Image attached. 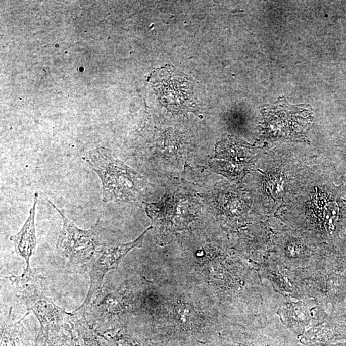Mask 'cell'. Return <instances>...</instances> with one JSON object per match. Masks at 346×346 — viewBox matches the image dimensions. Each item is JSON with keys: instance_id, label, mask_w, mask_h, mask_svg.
I'll return each mask as SVG.
<instances>
[{"instance_id": "8", "label": "cell", "mask_w": 346, "mask_h": 346, "mask_svg": "<svg viewBox=\"0 0 346 346\" xmlns=\"http://www.w3.org/2000/svg\"><path fill=\"white\" fill-rule=\"evenodd\" d=\"M222 142L217 147L216 159L224 171L240 172L245 166V157L239 153L237 145Z\"/></svg>"}, {"instance_id": "3", "label": "cell", "mask_w": 346, "mask_h": 346, "mask_svg": "<svg viewBox=\"0 0 346 346\" xmlns=\"http://www.w3.org/2000/svg\"><path fill=\"white\" fill-rule=\"evenodd\" d=\"M46 200L63 219V227L57 242V251L71 263L85 267L95 254L103 248L113 244L110 240L112 231L103 227L100 219H97L91 228L82 230L66 216L63 210Z\"/></svg>"}, {"instance_id": "4", "label": "cell", "mask_w": 346, "mask_h": 346, "mask_svg": "<svg viewBox=\"0 0 346 346\" xmlns=\"http://www.w3.org/2000/svg\"><path fill=\"white\" fill-rule=\"evenodd\" d=\"M149 81L164 106L178 111L192 108L194 82L175 67L167 65L157 69Z\"/></svg>"}, {"instance_id": "6", "label": "cell", "mask_w": 346, "mask_h": 346, "mask_svg": "<svg viewBox=\"0 0 346 346\" xmlns=\"http://www.w3.org/2000/svg\"><path fill=\"white\" fill-rule=\"evenodd\" d=\"M39 197V193L35 192L33 196V205L30 210L29 216L27 221L20 231L16 234L11 235L10 237V240L13 242L16 254L25 260L27 266L25 271H30L32 269L30 264V258L34 253L37 242L35 217Z\"/></svg>"}, {"instance_id": "7", "label": "cell", "mask_w": 346, "mask_h": 346, "mask_svg": "<svg viewBox=\"0 0 346 346\" xmlns=\"http://www.w3.org/2000/svg\"><path fill=\"white\" fill-rule=\"evenodd\" d=\"M279 314L285 325L296 333H302L310 321V310L302 302L284 304Z\"/></svg>"}, {"instance_id": "5", "label": "cell", "mask_w": 346, "mask_h": 346, "mask_svg": "<svg viewBox=\"0 0 346 346\" xmlns=\"http://www.w3.org/2000/svg\"><path fill=\"white\" fill-rule=\"evenodd\" d=\"M152 227L145 230L137 239L127 243L108 245L95 254L85 266L90 277L89 289L82 306L92 304L98 299L106 274L118 268L119 264L131 250L142 246L145 235Z\"/></svg>"}, {"instance_id": "9", "label": "cell", "mask_w": 346, "mask_h": 346, "mask_svg": "<svg viewBox=\"0 0 346 346\" xmlns=\"http://www.w3.org/2000/svg\"><path fill=\"white\" fill-rule=\"evenodd\" d=\"M316 209H320L323 218L329 225L333 226L338 217V207L335 202L327 203L323 207L315 202Z\"/></svg>"}, {"instance_id": "1", "label": "cell", "mask_w": 346, "mask_h": 346, "mask_svg": "<svg viewBox=\"0 0 346 346\" xmlns=\"http://www.w3.org/2000/svg\"><path fill=\"white\" fill-rule=\"evenodd\" d=\"M82 159L101 180L104 203L135 204L144 196L147 188L144 178L126 165L111 150L96 147Z\"/></svg>"}, {"instance_id": "2", "label": "cell", "mask_w": 346, "mask_h": 346, "mask_svg": "<svg viewBox=\"0 0 346 346\" xmlns=\"http://www.w3.org/2000/svg\"><path fill=\"white\" fill-rule=\"evenodd\" d=\"M9 280L17 297L27 309L20 321L32 314L43 328H50L60 326L71 319V313L59 307L47 295L46 279L37 272L32 269L24 270L21 276H11Z\"/></svg>"}, {"instance_id": "10", "label": "cell", "mask_w": 346, "mask_h": 346, "mask_svg": "<svg viewBox=\"0 0 346 346\" xmlns=\"http://www.w3.org/2000/svg\"><path fill=\"white\" fill-rule=\"evenodd\" d=\"M338 346H346V342L344 343H343V344H341V345H338Z\"/></svg>"}]
</instances>
